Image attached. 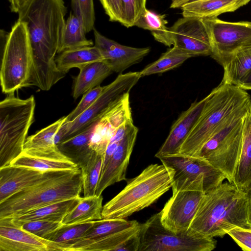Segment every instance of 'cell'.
<instances>
[{
	"label": "cell",
	"instance_id": "1",
	"mask_svg": "<svg viewBox=\"0 0 251 251\" xmlns=\"http://www.w3.org/2000/svg\"><path fill=\"white\" fill-rule=\"evenodd\" d=\"M67 8L64 0H28L18 21L27 27L32 62L28 86L48 91L66 75L56 63L62 39Z\"/></svg>",
	"mask_w": 251,
	"mask_h": 251
},
{
	"label": "cell",
	"instance_id": "2",
	"mask_svg": "<svg viewBox=\"0 0 251 251\" xmlns=\"http://www.w3.org/2000/svg\"><path fill=\"white\" fill-rule=\"evenodd\" d=\"M236 227H251L249 198L233 184L223 182L203 195L190 228L214 238Z\"/></svg>",
	"mask_w": 251,
	"mask_h": 251
},
{
	"label": "cell",
	"instance_id": "3",
	"mask_svg": "<svg viewBox=\"0 0 251 251\" xmlns=\"http://www.w3.org/2000/svg\"><path fill=\"white\" fill-rule=\"evenodd\" d=\"M83 177L79 168L50 171L42 180L0 202V219L12 218L29 211L80 196Z\"/></svg>",
	"mask_w": 251,
	"mask_h": 251
},
{
	"label": "cell",
	"instance_id": "4",
	"mask_svg": "<svg viewBox=\"0 0 251 251\" xmlns=\"http://www.w3.org/2000/svg\"><path fill=\"white\" fill-rule=\"evenodd\" d=\"M206 98L202 112L178 153L195 155L233 114L251 103V96L246 90L221 82Z\"/></svg>",
	"mask_w": 251,
	"mask_h": 251
},
{
	"label": "cell",
	"instance_id": "5",
	"mask_svg": "<svg viewBox=\"0 0 251 251\" xmlns=\"http://www.w3.org/2000/svg\"><path fill=\"white\" fill-rule=\"evenodd\" d=\"M171 188L166 167L162 164H151L103 206L102 218L125 219L153 204Z\"/></svg>",
	"mask_w": 251,
	"mask_h": 251
},
{
	"label": "cell",
	"instance_id": "6",
	"mask_svg": "<svg viewBox=\"0 0 251 251\" xmlns=\"http://www.w3.org/2000/svg\"><path fill=\"white\" fill-rule=\"evenodd\" d=\"M33 96L22 99L8 94L0 102V168L10 165L24 151L34 120Z\"/></svg>",
	"mask_w": 251,
	"mask_h": 251
},
{
	"label": "cell",
	"instance_id": "7",
	"mask_svg": "<svg viewBox=\"0 0 251 251\" xmlns=\"http://www.w3.org/2000/svg\"><path fill=\"white\" fill-rule=\"evenodd\" d=\"M251 109L250 103L236 111L194 155L221 171L230 183L241 151L244 119Z\"/></svg>",
	"mask_w": 251,
	"mask_h": 251
},
{
	"label": "cell",
	"instance_id": "8",
	"mask_svg": "<svg viewBox=\"0 0 251 251\" xmlns=\"http://www.w3.org/2000/svg\"><path fill=\"white\" fill-rule=\"evenodd\" d=\"M3 32L5 40L0 80L2 92L8 94L28 86L32 62V50L24 22L17 20L9 32Z\"/></svg>",
	"mask_w": 251,
	"mask_h": 251
},
{
	"label": "cell",
	"instance_id": "9",
	"mask_svg": "<svg viewBox=\"0 0 251 251\" xmlns=\"http://www.w3.org/2000/svg\"><path fill=\"white\" fill-rule=\"evenodd\" d=\"M159 159L170 175L173 194L183 191L205 194L226 179L221 171L196 156L177 153Z\"/></svg>",
	"mask_w": 251,
	"mask_h": 251
},
{
	"label": "cell",
	"instance_id": "10",
	"mask_svg": "<svg viewBox=\"0 0 251 251\" xmlns=\"http://www.w3.org/2000/svg\"><path fill=\"white\" fill-rule=\"evenodd\" d=\"M138 251H211L217 241L200 234L190 228L175 233L166 229L160 220V212L141 224Z\"/></svg>",
	"mask_w": 251,
	"mask_h": 251
},
{
	"label": "cell",
	"instance_id": "11",
	"mask_svg": "<svg viewBox=\"0 0 251 251\" xmlns=\"http://www.w3.org/2000/svg\"><path fill=\"white\" fill-rule=\"evenodd\" d=\"M201 20L211 45L210 56L223 67L237 50L251 47V22H229L217 17Z\"/></svg>",
	"mask_w": 251,
	"mask_h": 251
},
{
	"label": "cell",
	"instance_id": "12",
	"mask_svg": "<svg viewBox=\"0 0 251 251\" xmlns=\"http://www.w3.org/2000/svg\"><path fill=\"white\" fill-rule=\"evenodd\" d=\"M141 77L140 72L121 73L111 83L104 86L100 96L87 110L74 121L64 123L60 131L61 142L99 120L112 103L129 93Z\"/></svg>",
	"mask_w": 251,
	"mask_h": 251
},
{
	"label": "cell",
	"instance_id": "13",
	"mask_svg": "<svg viewBox=\"0 0 251 251\" xmlns=\"http://www.w3.org/2000/svg\"><path fill=\"white\" fill-rule=\"evenodd\" d=\"M152 36L155 40L164 45L173 46L193 57L210 56L212 53L206 28L200 19L183 17L166 31Z\"/></svg>",
	"mask_w": 251,
	"mask_h": 251
},
{
	"label": "cell",
	"instance_id": "14",
	"mask_svg": "<svg viewBox=\"0 0 251 251\" xmlns=\"http://www.w3.org/2000/svg\"><path fill=\"white\" fill-rule=\"evenodd\" d=\"M204 194L193 191L173 194L160 212L163 226L175 233L187 231Z\"/></svg>",
	"mask_w": 251,
	"mask_h": 251
},
{
	"label": "cell",
	"instance_id": "15",
	"mask_svg": "<svg viewBox=\"0 0 251 251\" xmlns=\"http://www.w3.org/2000/svg\"><path fill=\"white\" fill-rule=\"evenodd\" d=\"M0 251H64L56 243L23 229L10 218L0 219Z\"/></svg>",
	"mask_w": 251,
	"mask_h": 251
},
{
	"label": "cell",
	"instance_id": "16",
	"mask_svg": "<svg viewBox=\"0 0 251 251\" xmlns=\"http://www.w3.org/2000/svg\"><path fill=\"white\" fill-rule=\"evenodd\" d=\"M95 46L113 72L121 74L129 67L140 62L151 50L150 47L134 48L121 45L107 38L94 28Z\"/></svg>",
	"mask_w": 251,
	"mask_h": 251
},
{
	"label": "cell",
	"instance_id": "17",
	"mask_svg": "<svg viewBox=\"0 0 251 251\" xmlns=\"http://www.w3.org/2000/svg\"><path fill=\"white\" fill-rule=\"evenodd\" d=\"M138 132V128L134 126L122 139L101 172L96 195H101L107 187L115 183L127 180V168Z\"/></svg>",
	"mask_w": 251,
	"mask_h": 251
},
{
	"label": "cell",
	"instance_id": "18",
	"mask_svg": "<svg viewBox=\"0 0 251 251\" xmlns=\"http://www.w3.org/2000/svg\"><path fill=\"white\" fill-rule=\"evenodd\" d=\"M206 98L192 103L172 125L169 134L155 156L159 158L179 153L180 147L197 122L203 109Z\"/></svg>",
	"mask_w": 251,
	"mask_h": 251
},
{
	"label": "cell",
	"instance_id": "19",
	"mask_svg": "<svg viewBox=\"0 0 251 251\" xmlns=\"http://www.w3.org/2000/svg\"><path fill=\"white\" fill-rule=\"evenodd\" d=\"M10 165L29 168L43 172L70 170L79 168L75 163L64 155L57 147L47 151L24 150Z\"/></svg>",
	"mask_w": 251,
	"mask_h": 251
},
{
	"label": "cell",
	"instance_id": "20",
	"mask_svg": "<svg viewBox=\"0 0 251 251\" xmlns=\"http://www.w3.org/2000/svg\"><path fill=\"white\" fill-rule=\"evenodd\" d=\"M50 172L11 165L0 168V202L38 182Z\"/></svg>",
	"mask_w": 251,
	"mask_h": 251
},
{
	"label": "cell",
	"instance_id": "21",
	"mask_svg": "<svg viewBox=\"0 0 251 251\" xmlns=\"http://www.w3.org/2000/svg\"><path fill=\"white\" fill-rule=\"evenodd\" d=\"M141 224L135 225L93 242L80 251H138Z\"/></svg>",
	"mask_w": 251,
	"mask_h": 251
},
{
	"label": "cell",
	"instance_id": "22",
	"mask_svg": "<svg viewBox=\"0 0 251 251\" xmlns=\"http://www.w3.org/2000/svg\"><path fill=\"white\" fill-rule=\"evenodd\" d=\"M251 0H189L181 7L184 17L200 19L216 18L219 15L234 12Z\"/></svg>",
	"mask_w": 251,
	"mask_h": 251
},
{
	"label": "cell",
	"instance_id": "23",
	"mask_svg": "<svg viewBox=\"0 0 251 251\" xmlns=\"http://www.w3.org/2000/svg\"><path fill=\"white\" fill-rule=\"evenodd\" d=\"M99 120L57 146L59 151L80 169L86 165L94 153L89 147V142Z\"/></svg>",
	"mask_w": 251,
	"mask_h": 251
},
{
	"label": "cell",
	"instance_id": "24",
	"mask_svg": "<svg viewBox=\"0 0 251 251\" xmlns=\"http://www.w3.org/2000/svg\"><path fill=\"white\" fill-rule=\"evenodd\" d=\"M232 184L246 193L251 188V109L244 119L242 149Z\"/></svg>",
	"mask_w": 251,
	"mask_h": 251
},
{
	"label": "cell",
	"instance_id": "25",
	"mask_svg": "<svg viewBox=\"0 0 251 251\" xmlns=\"http://www.w3.org/2000/svg\"><path fill=\"white\" fill-rule=\"evenodd\" d=\"M79 71L73 87V96L75 100L100 85L104 79L113 72L105 60L88 64L80 68Z\"/></svg>",
	"mask_w": 251,
	"mask_h": 251
},
{
	"label": "cell",
	"instance_id": "26",
	"mask_svg": "<svg viewBox=\"0 0 251 251\" xmlns=\"http://www.w3.org/2000/svg\"><path fill=\"white\" fill-rule=\"evenodd\" d=\"M138 222L125 219H102L93 221L92 226L83 236L68 251H80L85 246L115 232L127 228Z\"/></svg>",
	"mask_w": 251,
	"mask_h": 251
},
{
	"label": "cell",
	"instance_id": "27",
	"mask_svg": "<svg viewBox=\"0 0 251 251\" xmlns=\"http://www.w3.org/2000/svg\"><path fill=\"white\" fill-rule=\"evenodd\" d=\"M80 199L81 197L79 196L51 203L10 218L18 224L40 220L62 223L65 216L78 204Z\"/></svg>",
	"mask_w": 251,
	"mask_h": 251
},
{
	"label": "cell",
	"instance_id": "28",
	"mask_svg": "<svg viewBox=\"0 0 251 251\" xmlns=\"http://www.w3.org/2000/svg\"><path fill=\"white\" fill-rule=\"evenodd\" d=\"M105 60L95 45L70 49L60 53L55 59L58 69L66 74L73 68L79 69L93 62Z\"/></svg>",
	"mask_w": 251,
	"mask_h": 251
},
{
	"label": "cell",
	"instance_id": "29",
	"mask_svg": "<svg viewBox=\"0 0 251 251\" xmlns=\"http://www.w3.org/2000/svg\"><path fill=\"white\" fill-rule=\"evenodd\" d=\"M103 197L94 195L81 197L78 204L63 218V225L87 223L103 219Z\"/></svg>",
	"mask_w": 251,
	"mask_h": 251
},
{
	"label": "cell",
	"instance_id": "30",
	"mask_svg": "<svg viewBox=\"0 0 251 251\" xmlns=\"http://www.w3.org/2000/svg\"><path fill=\"white\" fill-rule=\"evenodd\" d=\"M223 68L224 73L221 83L238 86L251 71V47L237 50Z\"/></svg>",
	"mask_w": 251,
	"mask_h": 251
},
{
	"label": "cell",
	"instance_id": "31",
	"mask_svg": "<svg viewBox=\"0 0 251 251\" xmlns=\"http://www.w3.org/2000/svg\"><path fill=\"white\" fill-rule=\"evenodd\" d=\"M65 122L66 116H64L27 137L24 146V150L47 151L56 148L61 142L60 130Z\"/></svg>",
	"mask_w": 251,
	"mask_h": 251
},
{
	"label": "cell",
	"instance_id": "32",
	"mask_svg": "<svg viewBox=\"0 0 251 251\" xmlns=\"http://www.w3.org/2000/svg\"><path fill=\"white\" fill-rule=\"evenodd\" d=\"M86 33L81 20L71 12L66 22L58 53L68 50L93 46V42L86 38Z\"/></svg>",
	"mask_w": 251,
	"mask_h": 251
},
{
	"label": "cell",
	"instance_id": "33",
	"mask_svg": "<svg viewBox=\"0 0 251 251\" xmlns=\"http://www.w3.org/2000/svg\"><path fill=\"white\" fill-rule=\"evenodd\" d=\"M193 56L187 52L173 47L160 57L140 71L141 77L162 74L176 68Z\"/></svg>",
	"mask_w": 251,
	"mask_h": 251
},
{
	"label": "cell",
	"instance_id": "34",
	"mask_svg": "<svg viewBox=\"0 0 251 251\" xmlns=\"http://www.w3.org/2000/svg\"><path fill=\"white\" fill-rule=\"evenodd\" d=\"M92 225L93 221L73 225L63 224L44 238L61 245L64 251H68L70 247L83 236Z\"/></svg>",
	"mask_w": 251,
	"mask_h": 251
},
{
	"label": "cell",
	"instance_id": "35",
	"mask_svg": "<svg viewBox=\"0 0 251 251\" xmlns=\"http://www.w3.org/2000/svg\"><path fill=\"white\" fill-rule=\"evenodd\" d=\"M103 157L94 152L88 162L80 169L83 177L84 197L95 195L101 174Z\"/></svg>",
	"mask_w": 251,
	"mask_h": 251
},
{
	"label": "cell",
	"instance_id": "36",
	"mask_svg": "<svg viewBox=\"0 0 251 251\" xmlns=\"http://www.w3.org/2000/svg\"><path fill=\"white\" fill-rule=\"evenodd\" d=\"M165 15L158 14L147 8L137 20L134 26L151 31L152 35L161 33L168 29Z\"/></svg>",
	"mask_w": 251,
	"mask_h": 251
},
{
	"label": "cell",
	"instance_id": "37",
	"mask_svg": "<svg viewBox=\"0 0 251 251\" xmlns=\"http://www.w3.org/2000/svg\"><path fill=\"white\" fill-rule=\"evenodd\" d=\"M73 13L82 22L86 33L94 28L95 14L93 0H71Z\"/></svg>",
	"mask_w": 251,
	"mask_h": 251
},
{
	"label": "cell",
	"instance_id": "38",
	"mask_svg": "<svg viewBox=\"0 0 251 251\" xmlns=\"http://www.w3.org/2000/svg\"><path fill=\"white\" fill-rule=\"evenodd\" d=\"M121 1L122 19L120 24L127 28L134 26L146 9L147 0H121Z\"/></svg>",
	"mask_w": 251,
	"mask_h": 251
},
{
	"label": "cell",
	"instance_id": "39",
	"mask_svg": "<svg viewBox=\"0 0 251 251\" xmlns=\"http://www.w3.org/2000/svg\"><path fill=\"white\" fill-rule=\"evenodd\" d=\"M20 225L23 229L38 237L44 238L63 224L60 222L40 220L28 221Z\"/></svg>",
	"mask_w": 251,
	"mask_h": 251
},
{
	"label": "cell",
	"instance_id": "40",
	"mask_svg": "<svg viewBox=\"0 0 251 251\" xmlns=\"http://www.w3.org/2000/svg\"><path fill=\"white\" fill-rule=\"evenodd\" d=\"M104 86L98 85L89 90L84 95L76 107L67 116L66 122H70L74 121L81 114L87 110L100 96Z\"/></svg>",
	"mask_w": 251,
	"mask_h": 251
},
{
	"label": "cell",
	"instance_id": "41",
	"mask_svg": "<svg viewBox=\"0 0 251 251\" xmlns=\"http://www.w3.org/2000/svg\"><path fill=\"white\" fill-rule=\"evenodd\" d=\"M227 234L244 251H251V227L234 228Z\"/></svg>",
	"mask_w": 251,
	"mask_h": 251
},
{
	"label": "cell",
	"instance_id": "42",
	"mask_svg": "<svg viewBox=\"0 0 251 251\" xmlns=\"http://www.w3.org/2000/svg\"><path fill=\"white\" fill-rule=\"evenodd\" d=\"M109 20L120 23L122 19V8L121 0H100Z\"/></svg>",
	"mask_w": 251,
	"mask_h": 251
},
{
	"label": "cell",
	"instance_id": "43",
	"mask_svg": "<svg viewBox=\"0 0 251 251\" xmlns=\"http://www.w3.org/2000/svg\"><path fill=\"white\" fill-rule=\"evenodd\" d=\"M28 0H8L12 12L18 13Z\"/></svg>",
	"mask_w": 251,
	"mask_h": 251
},
{
	"label": "cell",
	"instance_id": "44",
	"mask_svg": "<svg viewBox=\"0 0 251 251\" xmlns=\"http://www.w3.org/2000/svg\"><path fill=\"white\" fill-rule=\"evenodd\" d=\"M238 86L245 90H251V71L242 79Z\"/></svg>",
	"mask_w": 251,
	"mask_h": 251
},
{
	"label": "cell",
	"instance_id": "45",
	"mask_svg": "<svg viewBox=\"0 0 251 251\" xmlns=\"http://www.w3.org/2000/svg\"><path fill=\"white\" fill-rule=\"evenodd\" d=\"M189 0H172L170 5L171 8H181Z\"/></svg>",
	"mask_w": 251,
	"mask_h": 251
},
{
	"label": "cell",
	"instance_id": "46",
	"mask_svg": "<svg viewBox=\"0 0 251 251\" xmlns=\"http://www.w3.org/2000/svg\"><path fill=\"white\" fill-rule=\"evenodd\" d=\"M249 200L250 211L251 217V188L246 192Z\"/></svg>",
	"mask_w": 251,
	"mask_h": 251
}]
</instances>
